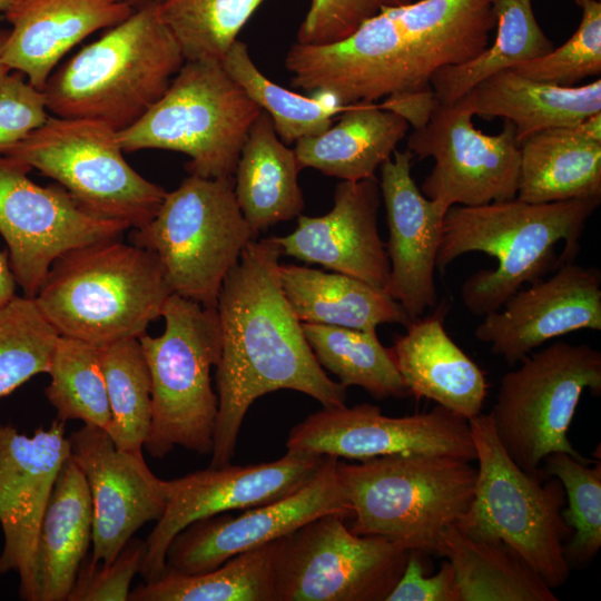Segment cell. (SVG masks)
<instances>
[{
  "instance_id": "1",
  "label": "cell",
  "mask_w": 601,
  "mask_h": 601,
  "mask_svg": "<svg viewBox=\"0 0 601 601\" xmlns=\"http://www.w3.org/2000/svg\"><path fill=\"white\" fill-rule=\"evenodd\" d=\"M493 1H411L381 9L338 42H295L285 58L290 83L338 106L431 87L439 69L489 46Z\"/></svg>"
},
{
  "instance_id": "2",
  "label": "cell",
  "mask_w": 601,
  "mask_h": 601,
  "mask_svg": "<svg viewBox=\"0 0 601 601\" xmlns=\"http://www.w3.org/2000/svg\"><path fill=\"white\" fill-rule=\"evenodd\" d=\"M282 255L273 237L253 239L224 279L216 307L221 354L210 467L230 463L244 417L265 394L293 390L323 407L346 403V387L319 365L283 292Z\"/></svg>"
},
{
  "instance_id": "3",
  "label": "cell",
  "mask_w": 601,
  "mask_h": 601,
  "mask_svg": "<svg viewBox=\"0 0 601 601\" xmlns=\"http://www.w3.org/2000/svg\"><path fill=\"white\" fill-rule=\"evenodd\" d=\"M600 203L601 197L545 204L515 197L479 206L454 205L444 217L436 268L443 270L470 252L496 258L495 268L471 274L460 290L467 311L484 316L501 308L523 284L573 262Z\"/></svg>"
},
{
  "instance_id": "4",
  "label": "cell",
  "mask_w": 601,
  "mask_h": 601,
  "mask_svg": "<svg viewBox=\"0 0 601 601\" xmlns=\"http://www.w3.org/2000/svg\"><path fill=\"white\" fill-rule=\"evenodd\" d=\"M185 61L159 0H151L83 47L42 92L55 116L98 120L118 132L159 100Z\"/></svg>"
},
{
  "instance_id": "5",
  "label": "cell",
  "mask_w": 601,
  "mask_h": 601,
  "mask_svg": "<svg viewBox=\"0 0 601 601\" xmlns=\"http://www.w3.org/2000/svg\"><path fill=\"white\" fill-rule=\"evenodd\" d=\"M116 238L59 256L33 297L59 335L102 346L139 338L171 293L157 257Z\"/></svg>"
},
{
  "instance_id": "6",
  "label": "cell",
  "mask_w": 601,
  "mask_h": 601,
  "mask_svg": "<svg viewBox=\"0 0 601 601\" xmlns=\"http://www.w3.org/2000/svg\"><path fill=\"white\" fill-rule=\"evenodd\" d=\"M477 470L472 461L444 454H394L336 463L352 510L349 528L406 551L440 554L444 532L467 512Z\"/></svg>"
},
{
  "instance_id": "7",
  "label": "cell",
  "mask_w": 601,
  "mask_h": 601,
  "mask_svg": "<svg viewBox=\"0 0 601 601\" xmlns=\"http://www.w3.org/2000/svg\"><path fill=\"white\" fill-rule=\"evenodd\" d=\"M477 461L473 501L455 524L464 533L501 541L551 589L570 578L565 544L572 530L562 516L565 493L554 476L520 469L500 443L490 414L469 420Z\"/></svg>"
},
{
  "instance_id": "8",
  "label": "cell",
  "mask_w": 601,
  "mask_h": 601,
  "mask_svg": "<svg viewBox=\"0 0 601 601\" xmlns=\"http://www.w3.org/2000/svg\"><path fill=\"white\" fill-rule=\"evenodd\" d=\"M161 316V335L138 338L151 381V424L144 447L156 459L176 446L211 454L218 395L210 370L221 354L217 308L173 293Z\"/></svg>"
},
{
  "instance_id": "9",
  "label": "cell",
  "mask_w": 601,
  "mask_h": 601,
  "mask_svg": "<svg viewBox=\"0 0 601 601\" xmlns=\"http://www.w3.org/2000/svg\"><path fill=\"white\" fill-rule=\"evenodd\" d=\"M262 111L220 61L186 60L159 100L117 136L124 151L181 152L189 175L227 178Z\"/></svg>"
},
{
  "instance_id": "10",
  "label": "cell",
  "mask_w": 601,
  "mask_h": 601,
  "mask_svg": "<svg viewBox=\"0 0 601 601\" xmlns=\"http://www.w3.org/2000/svg\"><path fill=\"white\" fill-rule=\"evenodd\" d=\"M253 239L235 198L234 176L196 175L167 191L154 218L130 236L157 257L171 293L210 308Z\"/></svg>"
},
{
  "instance_id": "11",
  "label": "cell",
  "mask_w": 601,
  "mask_h": 601,
  "mask_svg": "<svg viewBox=\"0 0 601 601\" xmlns=\"http://www.w3.org/2000/svg\"><path fill=\"white\" fill-rule=\"evenodd\" d=\"M585 390L601 393V353L588 344L558 341L530 353L516 370L503 375L489 414L500 443L520 469L548 477L541 463L555 452L595 462L568 437Z\"/></svg>"
},
{
  "instance_id": "12",
  "label": "cell",
  "mask_w": 601,
  "mask_h": 601,
  "mask_svg": "<svg viewBox=\"0 0 601 601\" xmlns=\"http://www.w3.org/2000/svg\"><path fill=\"white\" fill-rule=\"evenodd\" d=\"M122 152L107 124L49 116L0 155L55 179L90 215L136 229L154 218L167 191L137 173Z\"/></svg>"
},
{
  "instance_id": "13",
  "label": "cell",
  "mask_w": 601,
  "mask_h": 601,
  "mask_svg": "<svg viewBox=\"0 0 601 601\" xmlns=\"http://www.w3.org/2000/svg\"><path fill=\"white\" fill-rule=\"evenodd\" d=\"M328 513L276 540V601H385L408 551Z\"/></svg>"
},
{
  "instance_id": "14",
  "label": "cell",
  "mask_w": 601,
  "mask_h": 601,
  "mask_svg": "<svg viewBox=\"0 0 601 601\" xmlns=\"http://www.w3.org/2000/svg\"><path fill=\"white\" fill-rule=\"evenodd\" d=\"M31 167L0 155V235L6 240L17 285L33 298L52 263L62 254L120 237L127 224L83 210L60 185L40 186Z\"/></svg>"
},
{
  "instance_id": "15",
  "label": "cell",
  "mask_w": 601,
  "mask_h": 601,
  "mask_svg": "<svg viewBox=\"0 0 601 601\" xmlns=\"http://www.w3.org/2000/svg\"><path fill=\"white\" fill-rule=\"evenodd\" d=\"M472 119L459 101L439 105L428 122L407 138L414 157L434 160L421 191L447 208L516 197L520 145L513 124L504 120L501 132L486 135Z\"/></svg>"
},
{
  "instance_id": "16",
  "label": "cell",
  "mask_w": 601,
  "mask_h": 601,
  "mask_svg": "<svg viewBox=\"0 0 601 601\" xmlns=\"http://www.w3.org/2000/svg\"><path fill=\"white\" fill-rule=\"evenodd\" d=\"M286 449L359 461L394 454L476 459L469 420L440 405L398 417L384 415L367 403L324 407L290 428Z\"/></svg>"
},
{
  "instance_id": "17",
  "label": "cell",
  "mask_w": 601,
  "mask_h": 601,
  "mask_svg": "<svg viewBox=\"0 0 601 601\" xmlns=\"http://www.w3.org/2000/svg\"><path fill=\"white\" fill-rule=\"evenodd\" d=\"M327 456L287 452L273 462L209 466L168 480L166 509L145 541L139 571L145 582L161 577L170 541L190 523L280 500L312 481Z\"/></svg>"
},
{
  "instance_id": "18",
  "label": "cell",
  "mask_w": 601,
  "mask_h": 601,
  "mask_svg": "<svg viewBox=\"0 0 601 601\" xmlns=\"http://www.w3.org/2000/svg\"><path fill=\"white\" fill-rule=\"evenodd\" d=\"M337 461L328 455L312 481L280 500L247 509L236 516L224 512L190 523L170 541L164 572L200 574L322 515L352 516L336 476Z\"/></svg>"
},
{
  "instance_id": "19",
  "label": "cell",
  "mask_w": 601,
  "mask_h": 601,
  "mask_svg": "<svg viewBox=\"0 0 601 601\" xmlns=\"http://www.w3.org/2000/svg\"><path fill=\"white\" fill-rule=\"evenodd\" d=\"M70 455L65 422L33 435L0 424V575L17 572L19 595L38 601L37 554L41 524L57 475Z\"/></svg>"
},
{
  "instance_id": "20",
  "label": "cell",
  "mask_w": 601,
  "mask_h": 601,
  "mask_svg": "<svg viewBox=\"0 0 601 601\" xmlns=\"http://www.w3.org/2000/svg\"><path fill=\"white\" fill-rule=\"evenodd\" d=\"M69 443L91 499L90 561L107 564L145 523L160 519L167 504V481L151 472L142 451L118 449L98 426L85 424L70 434Z\"/></svg>"
},
{
  "instance_id": "21",
  "label": "cell",
  "mask_w": 601,
  "mask_h": 601,
  "mask_svg": "<svg viewBox=\"0 0 601 601\" xmlns=\"http://www.w3.org/2000/svg\"><path fill=\"white\" fill-rule=\"evenodd\" d=\"M581 329L601 331V272L569 262L484 315L474 336L513 366L550 339Z\"/></svg>"
},
{
  "instance_id": "22",
  "label": "cell",
  "mask_w": 601,
  "mask_h": 601,
  "mask_svg": "<svg viewBox=\"0 0 601 601\" xmlns=\"http://www.w3.org/2000/svg\"><path fill=\"white\" fill-rule=\"evenodd\" d=\"M410 150H395L378 181L386 209L390 274L384 290L410 319L437 303L434 273L447 207L427 198L412 177Z\"/></svg>"
},
{
  "instance_id": "23",
  "label": "cell",
  "mask_w": 601,
  "mask_h": 601,
  "mask_svg": "<svg viewBox=\"0 0 601 601\" xmlns=\"http://www.w3.org/2000/svg\"><path fill=\"white\" fill-rule=\"evenodd\" d=\"M380 204L376 177L342 180L327 214L317 217L300 214L293 233L273 239L284 255L323 265L384 289L390 262L377 229Z\"/></svg>"
},
{
  "instance_id": "24",
  "label": "cell",
  "mask_w": 601,
  "mask_h": 601,
  "mask_svg": "<svg viewBox=\"0 0 601 601\" xmlns=\"http://www.w3.org/2000/svg\"><path fill=\"white\" fill-rule=\"evenodd\" d=\"M134 10L110 0H16L4 11L12 28L3 62L42 91L65 53L92 32L124 21Z\"/></svg>"
},
{
  "instance_id": "25",
  "label": "cell",
  "mask_w": 601,
  "mask_h": 601,
  "mask_svg": "<svg viewBox=\"0 0 601 601\" xmlns=\"http://www.w3.org/2000/svg\"><path fill=\"white\" fill-rule=\"evenodd\" d=\"M447 309L443 300L431 315L411 319L390 348L408 395L470 420L482 412L487 383L483 370L445 331Z\"/></svg>"
},
{
  "instance_id": "26",
  "label": "cell",
  "mask_w": 601,
  "mask_h": 601,
  "mask_svg": "<svg viewBox=\"0 0 601 601\" xmlns=\"http://www.w3.org/2000/svg\"><path fill=\"white\" fill-rule=\"evenodd\" d=\"M601 197V112L520 144L516 198L531 204Z\"/></svg>"
},
{
  "instance_id": "27",
  "label": "cell",
  "mask_w": 601,
  "mask_h": 601,
  "mask_svg": "<svg viewBox=\"0 0 601 601\" xmlns=\"http://www.w3.org/2000/svg\"><path fill=\"white\" fill-rule=\"evenodd\" d=\"M457 101L473 116L511 121L520 145L541 130L572 126L601 112V80L562 87L505 69L476 83Z\"/></svg>"
},
{
  "instance_id": "28",
  "label": "cell",
  "mask_w": 601,
  "mask_h": 601,
  "mask_svg": "<svg viewBox=\"0 0 601 601\" xmlns=\"http://www.w3.org/2000/svg\"><path fill=\"white\" fill-rule=\"evenodd\" d=\"M408 128L401 116L376 102L354 104L325 131L297 140L294 151L300 169L358 181L375 177Z\"/></svg>"
},
{
  "instance_id": "29",
  "label": "cell",
  "mask_w": 601,
  "mask_h": 601,
  "mask_svg": "<svg viewBox=\"0 0 601 601\" xmlns=\"http://www.w3.org/2000/svg\"><path fill=\"white\" fill-rule=\"evenodd\" d=\"M299 170L294 148L280 140L262 111L249 128L234 174L235 198L255 238L302 214Z\"/></svg>"
},
{
  "instance_id": "30",
  "label": "cell",
  "mask_w": 601,
  "mask_h": 601,
  "mask_svg": "<svg viewBox=\"0 0 601 601\" xmlns=\"http://www.w3.org/2000/svg\"><path fill=\"white\" fill-rule=\"evenodd\" d=\"M92 505L86 477L69 455L47 505L38 543V601H65L91 541Z\"/></svg>"
},
{
  "instance_id": "31",
  "label": "cell",
  "mask_w": 601,
  "mask_h": 601,
  "mask_svg": "<svg viewBox=\"0 0 601 601\" xmlns=\"http://www.w3.org/2000/svg\"><path fill=\"white\" fill-rule=\"evenodd\" d=\"M283 292L302 323L376 331L381 324L407 325L403 307L383 288L337 272L278 265Z\"/></svg>"
},
{
  "instance_id": "32",
  "label": "cell",
  "mask_w": 601,
  "mask_h": 601,
  "mask_svg": "<svg viewBox=\"0 0 601 601\" xmlns=\"http://www.w3.org/2000/svg\"><path fill=\"white\" fill-rule=\"evenodd\" d=\"M451 563L460 601H558L546 582L501 541L473 538L455 524L440 554Z\"/></svg>"
},
{
  "instance_id": "33",
  "label": "cell",
  "mask_w": 601,
  "mask_h": 601,
  "mask_svg": "<svg viewBox=\"0 0 601 601\" xmlns=\"http://www.w3.org/2000/svg\"><path fill=\"white\" fill-rule=\"evenodd\" d=\"M493 10L494 40L475 58L443 67L431 78L439 105L454 104L483 79L554 48L538 23L531 0H494Z\"/></svg>"
},
{
  "instance_id": "34",
  "label": "cell",
  "mask_w": 601,
  "mask_h": 601,
  "mask_svg": "<svg viewBox=\"0 0 601 601\" xmlns=\"http://www.w3.org/2000/svg\"><path fill=\"white\" fill-rule=\"evenodd\" d=\"M276 540L239 553L218 568L195 575L164 572L134 588L130 601H276Z\"/></svg>"
},
{
  "instance_id": "35",
  "label": "cell",
  "mask_w": 601,
  "mask_h": 601,
  "mask_svg": "<svg viewBox=\"0 0 601 601\" xmlns=\"http://www.w3.org/2000/svg\"><path fill=\"white\" fill-rule=\"evenodd\" d=\"M305 337L319 365L345 386H359L377 400L408 395L390 347L376 331L302 323Z\"/></svg>"
},
{
  "instance_id": "36",
  "label": "cell",
  "mask_w": 601,
  "mask_h": 601,
  "mask_svg": "<svg viewBox=\"0 0 601 601\" xmlns=\"http://www.w3.org/2000/svg\"><path fill=\"white\" fill-rule=\"evenodd\" d=\"M221 65L228 76L265 111L280 140L290 145L318 135L334 124L348 106H338L315 96H303L269 80L253 61L248 47L236 40Z\"/></svg>"
},
{
  "instance_id": "37",
  "label": "cell",
  "mask_w": 601,
  "mask_h": 601,
  "mask_svg": "<svg viewBox=\"0 0 601 601\" xmlns=\"http://www.w3.org/2000/svg\"><path fill=\"white\" fill-rule=\"evenodd\" d=\"M98 347L111 413L107 432L118 449L142 451L151 424V381L139 339Z\"/></svg>"
},
{
  "instance_id": "38",
  "label": "cell",
  "mask_w": 601,
  "mask_h": 601,
  "mask_svg": "<svg viewBox=\"0 0 601 601\" xmlns=\"http://www.w3.org/2000/svg\"><path fill=\"white\" fill-rule=\"evenodd\" d=\"M47 374L50 382L45 394L57 420L109 430L111 413L98 346L59 335Z\"/></svg>"
},
{
  "instance_id": "39",
  "label": "cell",
  "mask_w": 601,
  "mask_h": 601,
  "mask_svg": "<svg viewBox=\"0 0 601 601\" xmlns=\"http://www.w3.org/2000/svg\"><path fill=\"white\" fill-rule=\"evenodd\" d=\"M264 1L159 0V11L185 60L221 61Z\"/></svg>"
},
{
  "instance_id": "40",
  "label": "cell",
  "mask_w": 601,
  "mask_h": 601,
  "mask_svg": "<svg viewBox=\"0 0 601 601\" xmlns=\"http://www.w3.org/2000/svg\"><path fill=\"white\" fill-rule=\"evenodd\" d=\"M58 336L31 297L16 296L0 309V398L48 373Z\"/></svg>"
},
{
  "instance_id": "41",
  "label": "cell",
  "mask_w": 601,
  "mask_h": 601,
  "mask_svg": "<svg viewBox=\"0 0 601 601\" xmlns=\"http://www.w3.org/2000/svg\"><path fill=\"white\" fill-rule=\"evenodd\" d=\"M542 471L554 476L563 485L569 505L562 510L572 536L565 544L570 565H587L601 546V462H580L568 453L549 454Z\"/></svg>"
},
{
  "instance_id": "42",
  "label": "cell",
  "mask_w": 601,
  "mask_h": 601,
  "mask_svg": "<svg viewBox=\"0 0 601 601\" xmlns=\"http://www.w3.org/2000/svg\"><path fill=\"white\" fill-rule=\"evenodd\" d=\"M582 18L574 33L561 47L522 62L512 71L555 86L572 87L601 73V3L583 0Z\"/></svg>"
},
{
  "instance_id": "43",
  "label": "cell",
  "mask_w": 601,
  "mask_h": 601,
  "mask_svg": "<svg viewBox=\"0 0 601 601\" xmlns=\"http://www.w3.org/2000/svg\"><path fill=\"white\" fill-rule=\"evenodd\" d=\"M412 0H311L308 11L298 29L297 41L303 45H328L351 36L365 20L385 7Z\"/></svg>"
},
{
  "instance_id": "44",
  "label": "cell",
  "mask_w": 601,
  "mask_h": 601,
  "mask_svg": "<svg viewBox=\"0 0 601 601\" xmlns=\"http://www.w3.org/2000/svg\"><path fill=\"white\" fill-rule=\"evenodd\" d=\"M145 541L131 538L110 563L82 562L68 601H126L140 571Z\"/></svg>"
},
{
  "instance_id": "45",
  "label": "cell",
  "mask_w": 601,
  "mask_h": 601,
  "mask_svg": "<svg viewBox=\"0 0 601 601\" xmlns=\"http://www.w3.org/2000/svg\"><path fill=\"white\" fill-rule=\"evenodd\" d=\"M46 98L24 76L11 71L0 78V152L46 122Z\"/></svg>"
},
{
  "instance_id": "46",
  "label": "cell",
  "mask_w": 601,
  "mask_h": 601,
  "mask_svg": "<svg viewBox=\"0 0 601 601\" xmlns=\"http://www.w3.org/2000/svg\"><path fill=\"white\" fill-rule=\"evenodd\" d=\"M425 553L408 551L401 578L385 601H460L454 570L446 560L437 573L424 575Z\"/></svg>"
},
{
  "instance_id": "47",
  "label": "cell",
  "mask_w": 601,
  "mask_h": 601,
  "mask_svg": "<svg viewBox=\"0 0 601 601\" xmlns=\"http://www.w3.org/2000/svg\"><path fill=\"white\" fill-rule=\"evenodd\" d=\"M380 107L401 116L413 129L425 126L439 106L431 87L382 99Z\"/></svg>"
},
{
  "instance_id": "48",
  "label": "cell",
  "mask_w": 601,
  "mask_h": 601,
  "mask_svg": "<svg viewBox=\"0 0 601 601\" xmlns=\"http://www.w3.org/2000/svg\"><path fill=\"white\" fill-rule=\"evenodd\" d=\"M17 282L12 273L9 253L0 252V309L9 304L16 295Z\"/></svg>"
},
{
  "instance_id": "49",
  "label": "cell",
  "mask_w": 601,
  "mask_h": 601,
  "mask_svg": "<svg viewBox=\"0 0 601 601\" xmlns=\"http://www.w3.org/2000/svg\"><path fill=\"white\" fill-rule=\"evenodd\" d=\"M10 30L0 29V78L9 73L11 70L3 62V51L9 37Z\"/></svg>"
},
{
  "instance_id": "50",
  "label": "cell",
  "mask_w": 601,
  "mask_h": 601,
  "mask_svg": "<svg viewBox=\"0 0 601 601\" xmlns=\"http://www.w3.org/2000/svg\"><path fill=\"white\" fill-rule=\"evenodd\" d=\"M110 1L119 2V3H126V4L131 6L132 8H138L141 4H144L146 2H149L151 0H110Z\"/></svg>"
},
{
  "instance_id": "51",
  "label": "cell",
  "mask_w": 601,
  "mask_h": 601,
  "mask_svg": "<svg viewBox=\"0 0 601 601\" xmlns=\"http://www.w3.org/2000/svg\"><path fill=\"white\" fill-rule=\"evenodd\" d=\"M16 0H0V11H6Z\"/></svg>"
},
{
  "instance_id": "52",
  "label": "cell",
  "mask_w": 601,
  "mask_h": 601,
  "mask_svg": "<svg viewBox=\"0 0 601 601\" xmlns=\"http://www.w3.org/2000/svg\"><path fill=\"white\" fill-rule=\"evenodd\" d=\"M577 3H579L580 1H583V0H574ZM600 1V0H599Z\"/></svg>"
}]
</instances>
